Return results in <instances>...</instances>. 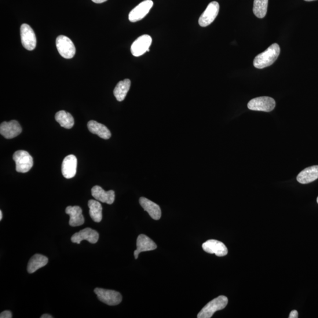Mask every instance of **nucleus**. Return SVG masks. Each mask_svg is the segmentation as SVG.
<instances>
[{"label": "nucleus", "instance_id": "f257e3e1", "mask_svg": "<svg viewBox=\"0 0 318 318\" xmlns=\"http://www.w3.org/2000/svg\"><path fill=\"white\" fill-rule=\"evenodd\" d=\"M280 47L276 43H274L267 49L265 52L259 54L255 58L254 66L259 69L270 66L275 63L280 54Z\"/></svg>", "mask_w": 318, "mask_h": 318}, {"label": "nucleus", "instance_id": "f03ea898", "mask_svg": "<svg viewBox=\"0 0 318 318\" xmlns=\"http://www.w3.org/2000/svg\"><path fill=\"white\" fill-rule=\"evenodd\" d=\"M228 299L225 296H219L204 306L197 315L198 318H210L218 310L224 309L227 306Z\"/></svg>", "mask_w": 318, "mask_h": 318}, {"label": "nucleus", "instance_id": "7ed1b4c3", "mask_svg": "<svg viewBox=\"0 0 318 318\" xmlns=\"http://www.w3.org/2000/svg\"><path fill=\"white\" fill-rule=\"evenodd\" d=\"M13 158L16 162V169L17 172L27 173L33 166V159L26 151H17L14 153Z\"/></svg>", "mask_w": 318, "mask_h": 318}, {"label": "nucleus", "instance_id": "20e7f679", "mask_svg": "<svg viewBox=\"0 0 318 318\" xmlns=\"http://www.w3.org/2000/svg\"><path fill=\"white\" fill-rule=\"evenodd\" d=\"M276 103L273 98L259 97L253 98L248 104V108L251 111L270 112L275 109Z\"/></svg>", "mask_w": 318, "mask_h": 318}, {"label": "nucleus", "instance_id": "39448f33", "mask_svg": "<svg viewBox=\"0 0 318 318\" xmlns=\"http://www.w3.org/2000/svg\"><path fill=\"white\" fill-rule=\"evenodd\" d=\"M94 292L101 302L110 306L118 305L122 301L121 294L115 291L97 288Z\"/></svg>", "mask_w": 318, "mask_h": 318}, {"label": "nucleus", "instance_id": "423d86ee", "mask_svg": "<svg viewBox=\"0 0 318 318\" xmlns=\"http://www.w3.org/2000/svg\"><path fill=\"white\" fill-rule=\"evenodd\" d=\"M56 47L61 56L67 59L75 56L76 47L72 40L65 36H59L56 39Z\"/></svg>", "mask_w": 318, "mask_h": 318}, {"label": "nucleus", "instance_id": "0eeeda50", "mask_svg": "<svg viewBox=\"0 0 318 318\" xmlns=\"http://www.w3.org/2000/svg\"><path fill=\"white\" fill-rule=\"evenodd\" d=\"M22 45L29 51L33 50L37 45L36 36L34 31L30 25L27 24L21 25L20 28Z\"/></svg>", "mask_w": 318, "mask_h": 318}, {"label": "nucleus", "instance_id": "6e6552de", "mask_svg": "<svg viewBox=\"0 0 318 318\" xmlns=\"http://www.w3.org/2000/svg\"><path fill=\"white\" fill-rule=\"evenodd\" d=\"M152 39L149 35H143L137 39L131 46V52L135 57L142 56L149 52L152 45Z\"/></svg>", "mask_w": 318, "mask_h": 318}, {"label": "nucleus", "instance_id": "1a4fd4ad", "mask_svg": "<svg viewBox=\"0 0 318 318\" xmlns=\"http://www.w3.org/2000/svg\"><path fill=\"white\" fill-rule=\"evenodd\" d=\"M219 9L220 7L218 2H211L199 18V24L200 26L207 27L213 23L218 15Z\"/></svg>", "mask_w": 318, "mask_h": 318}, {"label": "nucleus", "instance_id": "9d476101", "mask_svg": "<svg viewBox=\"0 0 318 318\" xmlns=\"http://www.w3.org/2000/svg\"><path fill=\"white\" fill-rule=\"evenodd\" d=\"M153 6L152 0H145L131 11L129 20L131 22H137L143 19L149 13Z\"/></svg>", "mask_w": 318, "mask_h": 318}, {"label": "nucleus", "instance_id": "9b49d317", "mask_svg": "<svg viewBox=\"0 0 318 318\" xmlns=\"http://www.w3.org/2000/svg\"><path fill=\"white\" fill-rule=\"evenodd\" d=\"M99 238V234L92 229L87 228L76 233L72 237L73 243L80 244L82 241L86 240L90 243L94 244L98 242Z\"/></svg>", "mask_w": 318, "mask_h": 318}, {"label": "nucleus", "instance_id": "f8f14e48", "mask_svg": "<svg viewBox=\"0 0 318 318\" xmlns=\"http://www.w3.org/2000/svg\"><path fill=\"white\" fill-rule=\"evenodd\" d=\"M203 250L208 254H215L218 257H224L228 253V248L224 243L217 240L211 239L202 244Z\"/></svg>", "mask_w": 318, "mask_h": 318}, {"label": "nucleus", "instance_id": "ddd939ff", "mask_svg": "<svg viewBox=\"0 0 318 318\" xmlns=\"http://www.w3.org/2000/svg\"><path fill=\"white\" fill-rule=\"evenodd\" d=\"M21 131L20 124L16 120H12L9 122H3L0 126V133L7 139L18 136Z\"/></svg>", "mask_w": 318, "mask_h": 318}, {"label": "nucleus", "instance_id": "4468645a", "mask_svg": "<svg viewBox=\"0 0 318 318\" xmlns=\"http://www.w3.org/2000/svg\"><path fill=\"white\" fill-rule=\"evenodd\" d=\"M78 166V159L75 155H68L64 159L62 163L61 171L63 176L72 179L75 176Z\"/></svg>", "mask_w": 318, "mask_h": 318}, {"label": "nucleus", "instance_id": "2eb2a0df", "mask_svg": "<svg viewBox=\"0 0 318 318\" xmlns=\"http://www.w3.org/2000/svg\"><path fill=\"white\" fill-rule=\"evenodd\" d=\"M136 245L137 250L134 252V258L136 259L138 258L141 252L153 251L157 248L154 241L145 235H140L138 236Z\"/></svg>", "mask_w": 318, "mask_h": 318}, {"label": "nucleus", "instance_id": "dca6fc26", "mask_svg": "<svg viewBox=\"0 0 318 318\" xmlns=\"http://www.w3.org/2000/svg\"><path fill=\"white\" fill-rule=\"evenodd\" d=\"M91 195L99 202L112 204L115 199V192L113 191H105L99 186H95L91 189Z\"/></svg>", "mask_w": 318, "mask_h": 318}, {"label": "nucleus", "instance_id": "f3484780", "mask_svg": "<svg viewBox=\"0 0 318 318\" xmlns=\"http://www.w3.org/2000/svg\"><path fill=\"white\" fill-rule=\"evenodd\" d=\"M82 208L78 206L67 207L65 213L70 216L69 225L73 227L83 225L85 223V218L82 214Z\"/></svg>", "mask_w": 318, "mask_h": 318}, {"label": "nucleus", "instance_id": "a211bd4d", "mask_svg": "<svg viewBox=\"0 0 318 318\" xmlns=\"http://www.w3.org/2000/svg\"><path fill=\"white\" fill-rule=\"evenodd\" d=\"M139 202L142 207L148 212L153 219L156 221L159 220L162 216V211L158 204L144 197H140Z\"/></svg>", "mask_w": 318, "mask_h": 318}, {"label": "nucleus", "instance_id": "6ab92c4d", "mask_svg": "<svg viewBox=\"0 0 318 318\" xmlns=\"http://www.w3.org/2000/svg\"><path fill=\"white\" fill-rule=\"evenodd\" d=\"M318 179V166L306 168L299 173L297 181L301 184H308Z\"/></svg>", "mask_w": 318, "mask_h": 318}, {"label": "nucleus", "instance_id": "aec40b11", "mask_svg": "<svg viewBox=\"0 0 318 318\" xmlns=\"http://www.w3.org/2000/svg\"><path fill=\"white\" fill-rule=\"evenodd\" d=\"M87 127L91 133L97 134V136L103 138V139H109L112 136L111 132L107 127L103 124L94 121V120H90L87 123Z\"/></svg>", "mask_w": 318, "mask_h": 318}, {"label": "nucleus", "instance_id": "412c9836", "mask_svg": "<svg viewBox=\"0 0 318 318\" xmlns=\"http://www.w3.org/2000/svg\"><path fill=\"white\" fill-rule=\"evenodd\" d=\"M49 259L45 256L36 254L32 257L28 263L27 271L29 273H33L38 269L43 268L48 264Z\"/></svg>", "mask_w": 318, "mask_h": 318}, {"label": "nucleus", "instance_id": "4be33fe9", "mask_svg": "<svg viewBox=\"0 0 318 318\" xmlns=\"http://www.w3.org/2000/svg\"><path fill=\"white\" fill-rule=\"evenodd\" d=\"M131 86V82L129 79H124L120 81L116 86L114 95L116 99L119 101H122L126 98L128 91H129Z\"/></svg>", "mask_w": 318, "mask_h": 318}, {"label": "nucleus", "instance_id": "5701e85b", "mask_svg": "<svg viewBox=\"0 0 318 318\" xmlns=\"http://www.w3.org/2000/svg\"><path fill=\"white\" fill-rule=\"evenodd\" d=\"M55 119L62 127L65 128V129H71L75 124L73 116L70 113L64 111L58 112L55 116Z\"/></svg>", "mask_w": 318, "mask_h": 318}, {"label": "nucleus", "instance_id": "b1692460", "mask_svg": "<svg viewBox=\"0 0 318 318\" xmlns=\"http://www.w3.org/2000/svg\"><path fill=\"white\" fill-rule=\"evenodd\" d=\"M88 206L91 218L95 222H100L102 218H103V215H102L103 208H102L101 203L98 202L97 200H90L88 202Z\"/></svg>", "mask_w": 318, "mask_h": 318}, {"label": "nucleus", "instance_id": "393cba45", "mask_svg": "<svg viewBox=\"0 0 318 318\" xmlns=\"http://www.w3.org/2000/svg\"><path fill=\"white\" fill-rule=\"evenodd\" d=\"M268 0H254L253 12L259 18H264L268 10Z\"/></svg>", "mask_w": 318, "mask_h": 318}, {"label": "nucleus", "instance_id": "a878e982", "mask_svg": "<svg viewBox=\"0 0 318 318\" xmlns=\"http://www.w3.org/2000/svg\"><path fill=\"white\" fill-rule=\"evenodd\" d=\"M12 313L10 310H5L0 314V317L1 318H12Z\"/></svg>", "mask_w": 318, "mask_h": 318}, {"label": "nucleus", "instance_id": "bb28decb", "mask_svg": "<svg viewBox=\"0 0 318 318\" xmlns=\"http://www.w3.org/2000/svg\"><path fill=\"white\" fill-rule=\"evenodd\" d=\"M290 318H298V313L297 310H294L291 312L290 314V316H289Z\"/></svg>", "mask_w": 318, "mask_h": 318}, {"label": "nucleus", "instance_id": "cd10ccee", "mask_svg": "<svg viewBox=\"0 0 318 318\" xmlns=\"http://www.w3.org/2000/svg\"><path fill=\"white\" fill-rule=\"evenodd\" d=\"M93 2L97 4H100L108 1V0H91Z\"/></svg>", "mask_w": 318, "mask_h": 318}, {"label": "nucleus", "instance_id": "c85d7f7f", "mask_svg": "<svg viewBox=\"0 0 318 318\" xmlns=\"http://www.w3.org/2000/svg\"><path fill=\"white\" fill-rule=\"evenodd\" d=\"M53 317L52 316L49 315V314H44V315H43L41 316V318H53Z\"/></svg>", "mask_w": 318, "mask_h": 318}, {"label": "nucleus", "instance_id": "c756f323", "mask_svg": "<svg viewBox=\"0 0 318 318\" xmlns=\"http://www.w3.org/2000/svg\"><path fill=\"white\" fill-rule=\"evenodd\" d=\"M3 219V212L2 210H0V221H2Z\"/></svg>", "mask_w": 318, "mask_h": 318}, {"label": "nucleus", "instance_id": "7c9ffc66", "mask_svg": "<svg viewBox=\"0 0 318 318\" xmlns=\"http://www.w3.org/2000/svg\"><path fill=\"white\" fill-rule=\"evenodd\" d=\"M305 1H306V2H312V1H315V0H305Z\"/></svg>", "mask_w": 318, "mask_h": 318}, {"label": "nucleus", "instance_id": "2f4dec72", "mask_svg": "<svg viewBox=\"0 0 318 318\" xmlns=\"http://www.w3.org/2000/svg\"><path fill=\"white\" fill-rule=\"evenodd\" d=\"M317 203H318V197H317Z\"/></svg>", "mask_w": 318, "mask_h": 318}]
</instances>
